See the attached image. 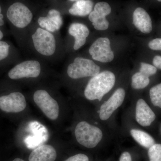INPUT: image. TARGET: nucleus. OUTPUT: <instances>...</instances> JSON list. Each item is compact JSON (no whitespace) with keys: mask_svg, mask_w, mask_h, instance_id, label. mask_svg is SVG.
I'll return each mask as SVG.
<instances>
[{"mask_svg":"<svg viewBox=\"0 0 161 161\" xmlns=\"http://www.w3.org/2000/svg\"><path fill=\"white\" fill-rule=\"evenodd\" d=\"M115 83L114 73L106 70L100 72L89 80L84 91V95L90 100L101 101L113 88Z\"/></svg>","mask_w":161,"mask_h":161,"instance_id":"f257e3e1","label":"nucleus"},{"mask_svg":"<svg viewBox=\"0 0 161 161\" xmlns=\"http://www.w3.org/2000/svg\"><path fill=\"white\" fill-rule=\"evenodd\" d=\"M75 135L77 142L87 148H95L103 136L102 131L98 127L86 121H81L76 126Z\"/></svg>","mask_w":161,"mask_h":161,"instance_id":"f03ea898","label":"nucleus"},{"mask_svg":"<svg viewBox=\"0 0 161 161\" xmlns=\"http://www.w3.org/2000/svg\"><path fill=\"white\" fill-rule=\"evenodd\" d=\"M100 71V67L94 61L80 57L75 58L67 68L68 75L74 79L94 77Z\"/></svg>","mask_w":161,"mask_h":161,"instance_id":"7ed1b4c3","label":"nucleus"},{"mask_svg":"<svg viewBox=\"0 0 161 161\" xmlns=\"http://www.w3.org/2000/svg\"><path fill=\"white\" fill-rule=\"evenodd\" d=\"M6 18L15 28H24L31 23L32 13L23 3L16 2L9 6L6 13Z\"/></svg>","mask_w":161,"mask_h":161,"instance_id":"20e7f679","label":"nucleus"},{"mask_svg":"<svg viewBox=\"0 0 161 161\" xmlns=\"http://www.w3.org/2000/svg\"><path fill=\"white\" fill-rule=\"evenodd\" d=\"M35 49L40 54L51 56L56 50L54 36L50 32L42 28H38L32 36Z\"/></svg>","mask_w":161,"mask_h":161,"instance_id":"39448f33","label":"nucleus"},{"mask_svg":"<svg viewBox=\"0 0 161 161\" xmlns=\"http://www.w3.org/2000/svg\"><path fill=\"white\" fill-rule=\"evenodd\" d=\"M33 99L35 103L47 118L52 120L58 119L59 114V105L48 92L45 90H38L34 94Z\"/></svg>","mask_w":161,"mask_h":161,"instance_id":"423d86ee","label":"nucleus"},{"mask_svg":"<svg viewBox=\"0 0 161 161\" xmlns=\"http://www.w3.org/2000/svg\"><path fill=\"white\" fill-rule=\"evenodd\" d=\"M111 46V41L108 38H98L90 47L89 52L93 60L101 63H109L115 58Z\"/></svg>","mask_w":161,"mask_h":161,"instance_id":"0eeeda50","label":"nucleus"},{"mask_svg":"<svg viewBox=\"0 0 161 161\" xmlns=\"http://www.w3.org/2000/svg\"><path fill=\"white\" fill-rule=\"evenodd\" d=\"M40 72V62L37 60H26L13 67L8 72V75L12 80H17L24 78H37Z\"/></svg>","mask_w":161,"mask_h":161,"instance_id":"6e6552de","label":"nucleus"},{"mask_svg":"<svg viewBox=\"0 0 161 161\" xmlns=\"http://www.w3.org/2000/svg\"><path fill=\"white\" fill-rule=\"evenodd\" d=\"M111 12L112 8L108 3L101 2L95 4L94 9L89 15V19L95 29L104 31L109 28V23L106 17L111 14Z\"/></svg>","mask_w":161,"mask_h":161,"instance_id":"1a4fd4ad","label":"nucleus"},{"mask_svg":"<svg viewBox=\"0 0 161 161\" xmlns=\"http://www.w3.org/2000/svg\"><path fill=\"white\" fill-rule=\"evenodd\" d=\"M26 106L25 96L20 92H12L0 97V109L3 112L18 113L23 111Z\"/></svg>","mask_w":161,"mask_h":161,"instance_id":"9d476101","label":"nucleus"},{"mask_svg":"<svg viewBox=\"0 0 161 161\" xmlns=\"http://www.w3.org/2000/svg\"><path fill=\"white\" fill-rule=\"evenodd\" d=\"M125 96V92L122 88L117 89L110 98L103 104L99 110V118L106 120L111 117L113 112L122 104Z\"/></svg>","mask_w":161,"mask_h":161,"instance_id":"9b49d317","label":"nucleus"},{"mask_svg":"<svg viewBox=\"0 0 161 161\" xmlns=\"http://www.w3.org/2000/svg\"><path fill=\"white\" fill-rule=\"evenodd\" d=\"M132 23L139 31L149 34L153 31L152 21L150 15L143 8L138 7L133 12Z\"/></svg>","mask_w":161,"mask_h":161,"instance_id":"f8f14e48","label":"nucleus"},{"mask_svg":"<svg viewBox=\"0 0 161 161\" xmlns=\"http://www.w3.org/2000/svg\"><path fill=\"white\" fill-rule=\"evenodd\" d=\"M38 23L41 28L50 32L59 30L63 25V19L60 12L55 9L48 11L46 17H40Z\"/></svg>","mask_w":161,"mask_h":161,"instance_id":"ddd939ff","label":"nucleus"},{"mask_svg":"<svg viewBox=\"0 0 161 161\" xmlns=\"http://www.w3.org/2000/svg\"><path fill=\"white\" fill-rule=\"evenodd\" d=\"M156 118L155 113L144 99H139L136 107V119L142 126H149Z\"/></svg>","mask_w":161,"mask_h":161,"instance_id":"4468645a","label":"nucleus"},{"mask_svg":"<svg viewBox=\"0 0 161 161\" xmlns=\"http://www.w3.org/2000/svg\"><path fill=\"white\" fill-rule=\"evenodd\" d=\"M69 33L75 38L74 49L77 50L86 43L87 38L90 34L87 26L83 23H74L70 25Z\"/></svg>","mask_w":161,"mask_h":161,"instance_id":"2eb2a0df","label":"nucleus"},{"mask_svg":"<svg viewBox=\"0 0 161 161\" xmlns=\"http://www.w3.org/2000/svg\"><path fill=\"white\" fill-rule=\"evenodd\" d=\"M57 157V152L53 146L43 145L32 151L29 161H55Z\"/></svg>","mask_w":161,"mask_h":161,"instance_id":"dca6fc26","label":"nucleus"},{"mask_svg":"<svg viewBox=\"0 0 161 161\" xmlns=\"http://www.w3.org/2000/svg\"><path fill=\"white\" fill-rule=\"evenodd\" d=\"M94 3L91 0L76 1L69 9L71 14L77 16L85 17L89 15L93 10Z\"/></svg>","mask_w":161,"mask_h":161,"instance_id":"f3484780","label":"nucleus"},{"mask_svg":"<svg viewBox=\"0 0 161 161\" xmlns=\"http://www.w3.org/2000/svg\"><path fill=\"white\" fill-rule=\"evenodd\" d=\"M130 134L136 142L145 148L149 149L155 144L152 136L142 130L132 129L130 131Z\"/></svg>","mask_w":161,"mask_h":161,"instance_id":"a211bd4d","label":"nucleus"},{"mask_svg":"<svg viewBox=\"0 0 161 161\" xmlns=\"http://www.w3.org/2000/svg\"><path fill=\"white\" fill-rule=\"evenodd\" d=\"M150 82V77L139 71L132 75L131 86L135 90L143 89L147 87Z\"/></svg>","mask_w":161,"mask_h":161,"instance_id":"6ab92c4d","label":"nucleus"},{"mask_svg":"<svg viewBox=\"0 0 161 161\" xmlns=\"http://www.w3.org/2000/svg\"><path fill=\"white\" fill-rule=\"evenodd\" d=\"M150 96L153 104L161 108V83L151 88Z\"/></svg>","mask_w":161,"mask_h":161,"instance_id":"aec40b11","label":"nucleus"},{"mask_svg":"<svg viewBox=\"0 0 161 161\" xmlns=\"http://www.w3.org/2000/svg\"><path fill=\"white\" fill-rule=\"evenodd\" d=\"M11 55V45L6 41L0 40V63L8 61Z\"/></svg>","mask_w":161,"mask_h":161,"instance_id":"412c9836","label":"nucleus"},{"mask_svg":"<svg viewBox=\"0 0 161 161\" xmlns=\"http://www.w3.org/2000/svg\"><path fill=\"white\" fill-rule=\"evenodd\" d=\"M148 156L150 161H161V144H155L149 148Z\"/></svg>","mask_w":161,"mask_h":161,"instance_id":"4be33fe9","label":"nucleus"},{"mask_svg":"<svg viewBox=\"0 0 161 161\" xmlns=\"http://www.w3.org/2000/svg\"><path fill=\"white\" fill-rule=\"evenodd\" d=\"M158 69L153 64L147 62H142L140 63L139 71L148 77L155 75L157 72Z\"/></svg>","mask_w":161,"mask_h":161,"instance_id":"5701e85b","label":"nucleus"},{"mask_svg":"<svg viewBox=\"0 0 161 161\" xmlns=\"http://www.w3.org/2000/svg\"><path fill=\"white\" fill-rule=\"evenodd\" d=\"M148 47L154 51L161 52V38H156L150 40L148 43Z\"/></svg>","mask_w":161,"mask_h":161,"instance_id":"b1692460","label":"nucleus"},{"mask_svg":"<svg viewBox=\"0 0 161 161\" xmlns=\"http://www.w3.org/2000/svg\"><path fill=\"white\" fill-rule=\"evenodd\" d=\"M65 161H89L87 156L82 153H79L70 157Z\"/></svg>","mask_w":161,"mask_h":161,"instance_id":"393cba45","label":"nucleus"},{"mask_svg":"<svg viewBox=\"0 0 161 161\" xmlns=\"http://www.w3.org/2000/svg\"><path fill=\"white\" fill-rule=\"evenodd\" d=\"M152 61V64L157 69L161 70V55H156L153 56Z\"/></svg>","mask_w":161,"mask_h":161,"instance_id":"a878e982","label":"nucleus"},{"mask_svg":"<svg viewBox=\"0 0 161 161\" xmlns=\"http://www.w3.org/2000/svg\"><path fill=\"white\" fill-rule=\"evenodd\" d=\"M119 161H132V157L130 153L128 152H124L122 153Z\"/></svg>","mask_w":161,"mask_h":161,"instance_id":"bb28decb","label":"nucleus"},{"mask_svg":"<svg viewBox=\"0 0 161 161\" xmlns=\"http://www.w3.org/2000/svg\"><path fill=\"white\" fill-rule=\"evenodd\" d=\"M4 15L3 14H0V40H2L3 38L4 37V34L3 31L1 27H3L5 24V22L4 20Z\"/></svg>","mask_w":161,"mask_h":161,"instance_id":"cd10ccee","label":"nucleus"},{"mask_svg":"<svg viewBox=\"0 0 161 161\" xmlns=\"http://www.w3.org/2000/svg\"><path fill=\"white\" fill-rule=\"evenodd\" d=\"M13 161H25L24 160H23V159H22L20 158H16L15 159H14V160Z\"/></svg>","mask_w":161,"mask_h":161,"instance_id":"c85d7f7f","label":"nucleus"},{"mask_svg":"<svg viewBox=\"0 0 161 161\" xmlns=\"http://www.w3.org/2000/svg\"><path fill=\"white\" fill-rule=\"evenodd\" d=\"M2 14V8L1 5H0V14Z\"/></svg>","mask_w":161,"mask_h":161,"instance_id":"c756f323","label":"nucleus"},{"mask_svg":"<svg viewBox=\"0 0 161 161\" xmlns=\"http://www.w3.org/2000/svg\"><path fill=\"white\" fill-rule=\"evenodd\" d=\"M70 1H81V0H70Z\"/></svg>","mask_w":161,"mask_h":161,"instance_id":"7c9ffc66","label":"nucleus"},{"mask_svg":"<svg viewBox=\"0 0 161 161\" xmlns=\"http://www.w3.org/2000/svg\"><path fill=\"white\" fill-rule=\"evenodd\" d=\"M159 2H161V0H157Z\"/></svg>","mask_w":161,"mask_h":161,"instance_id":"2f4dec72","label":"nucleus"}]
</instances>
